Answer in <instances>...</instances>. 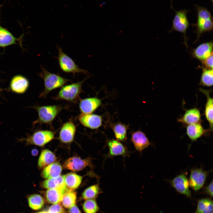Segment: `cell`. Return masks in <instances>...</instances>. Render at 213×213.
Instances as JSON below:
<instances>
[{
    "label": "cell",
    "mask_w": 213,
    "mask_h": 213,
    "mask_svg": "<svg viewBox=\"0 0 213 213\" xmlns=\"http://www.w3.org/2000/svg\"><path fill=\"white\" fill-rule=\"evenodd\" d=\"M39 74L43 79L44 85V90L40 94L39 97L45 99L48 93L56 89L61 88L70 80L57 74L51 73L43 67Z\"/></svg>",
    "instance_id": "1"
},
{
    "label": "cell",
    "mask_w": 213,
    "mask_h": 213,
    "mask_svg": "<svg viewBox=\"0 0 213 213\" xmlns=\"http://www.w3.org/2000/svg\"><path fill=\"white\" fill-rule=\"evenodd\" d=\"M37 111L38 117L34 121L33 125L38 123L46 124L52 126L53 122L60 112L65 108L62 105H54L43 106H36L33 107Z\"/></svg>",
    "instance_id": "2"
},
{
    "label": "cell",
    "mask_w": 213,
    "mask_h": 213,
    "mask_svg": "<svg viewBox=\"0 0 213 213\" xmlns=\"http://www.w3.org/2000/svg\"><path fill=\"white\" fill-rule=\"evenodd\" d=\"M87 78L81 81L63 86L57 95L52 98L55 100L76 103L80 94L83 92V84Z\"/></svg>",
    "instance_id": "3"
},
{
    "label": "cell",
    "mask_w": 213,
    "mask_h": 213,
    "mask_svg": "<svg viewBox=\"0 0 213 213\" xmlns=\"http://www.w3.org/2000/svg\"><path fill=\"white\" fill-rule=\"evenodd\" d=\"M197 20L196 24L197 41L204 33L212 30L213 19L210 12L206 8L196 6Z\"/></svg>",
    "instance_id": "4"
},
{
    "label": "cell",
    "mask_w": 213,
    "mask_h": 213,
    "mask_svg": "<svg viewBox=\"0 0 213 213\" xmlns=\"http://www.w3.org/2000/svg\"><path fill=\"white\" fill-rule=\"evenodd\" d=\"M58 51V59L60 67L64 72L72 73H82L85 74H88L86 70L80 68L70 57L63 51L62 49L57 46Z\"/></svg>",
    "instance_id": "5"
},
{
    "label": "cell",
    "mask_w": 213,
    "mask_h": 213,
    "mask_svg": "<svg viewBox=\"0 0 213 213\" xmlns=\"http://www.w3.org/2000/svg\"><path fill=\"white\" fill-rule=\"evenodd\" d=\"M106 143L109 151L107 154L103 156V163L106 159L112 158L115 156H120L124 158L130 156L131 152L127 147L121 142L114 139H107Z\"/></svg>",
    "instance_id": "6"
},
{
    "label": "cell",
    "mask_w": 213,
    "mask_h": 213,
    "mask_svg": "<svg viewBox=\"0 0 213 213\" xmlns=\"http://www.w3.org/2000/svg\"><path fill=\"white\" fill-rule=\"evenodd\" d=\"M209 172L201 167L192 169L188 179L189 186L196 191L200 189L204 185Z\"/></svg>",
    "instance_id": "7"
},
{
    "label": "cell",
    "mask_w": 213,
    "mask_h": 213,
    "mask_svg": "<svg viewBox=\"0 0 213 213\" xmlns=\"http://www.w3.org/2000/svg\"><path fill=\"white\" fill-rule=\"evenodd\" d=\"M54 133L49 130H39L34 132L27 138L22 140L27 144L43 146L54 138Z\"/></svg>",
    "instance_id": "8"
},
{
    "label": "cell",
    "mask_w": 213,
    "mask_h": 213,
    "mask_svg": "<svg viewBox=\"0 0 213 213\" xmlns=\"http://www.w3.org/2000/svg\"><path fill=\"white\" fill-rule=\"evenodd\" d=\"M189 11L184 9L175 11V13L172 21V29L183 33L184 36L185 43L187 46L186 32L189 25L187 17V14Z\"/></svg>",
    "instance_id": "9"
},
{
    "label": "cell",
    "mask_w": 213,
    "mask_h": 213,
    "mask_svg": "<svg viewBox=\"0 0 213 213\" xmlns=\"http://www.w3.org/2000/svg\"><path fill=\"white\" fill-rule=\"evenodd\" d=\"M63 166L64 169L73 172L80 171L87 166L91 168L94 167L90 157L84 159L77 156L70 157L65 161Z\"/></svg>",
    "instance_id": "10"
},
{
    "label": "cell",
    "mask_w": 213,
    "mask_h": 213,
    "mask_svg": "<svg viewBox=\"0 0 213 213\" xmlns=\"http://www.w3.org/2000/svg\"><path fill=\"white\" fill-rule=\"evenodd\" d=\"M169 182L178 192L188 197H191L188 180L185 173L182 172L178 175Z\"/></svg>",
    "instance_id": "11"
},
{
    "label": "cell",
    "mask_w": 213,
    "mask_h": 213,
    "mask_svg": "<svg viewBox=\"0 0 213 213\" xmlns=\"http://www.w3.org/2000/svg\"><path fill=\"white\" fill-rule=\"evenodd\" d=\"M76 131V126L71 121L64 123L60 130L59 139L62 143H69L74 140Z\"/></svg>",
    "instance_id": "12"
},
{
    "label": "cell",
    "mask_w": 213,
    "mask_h": 213,
    "mask_svg": "<svg viewBox=\"0 0 213 213\" xmlns=\"http://www.w3.org/2000/svg\"><path fill=\"white\" fill-rule=\"evenodd\" d=\"M78 120L83 126L92 129H97L102 125L101 117L96 114H81Z\"/></svg>",
    "instance_id": "13"
},
{
    "label": "cell",
    "mask_w": 213,
    "mask_h": 213,
    "mask_svg": "<svg viewBox=\"0 0 213 213\" xmlns=\"http://www.w3.org/2000/svg\"><path fill=\"white\" fill-rule=\"evenodd\" d=\"M101 104V100L97 97H90L80 100L79 107L83 114H91Z\"/></svg>",
    "instance_id": "14"
},
{
    "label": "cell",
    "mask_w": 213,
    "mask_h": 213,
    "mask_svg": "<svg viewBox=\"0 0 213 213\" xmlns=\"http://www.w3.org/2000/svg\"><path fill=\"white\" fill-rule=\"evenodd\" d=\"M29 83L28 80L24 76L20 75L14 76L10 83V88L13 92L22 94L28 89Z\"/></svg>",
    "instance_id": "15"
},
{
    "label": "cell",
    "mask_w": 213,
    "mask_h": 213,
    "mask_svg": "<svg viewBox=\"0 0 213 213\" xmlns=\"http://www.w3.org/2000/svg\"><path fill=\"white\" fill-rule=\"evenodd\" d=\"M131 141L136 150L140 153L151 145L145 134L140 130L135 132L132 134Z\"/></svg>",
    "instance_id": "16"
},
{
    "label": "cell",
    "mask_w": 213,
    "mask_h": 213,
    "mask_svg": "<svg viewBox=\"0 0 213 213\" xmlns=\"http://www.w3.org/2000/svg\"><path fill=\"white\" fill-rule=\"evenodd\" d=\"M201 115L200 110L196 108L187 110L184 114L178 119V121L185 125L200 123Z\"/></svg>",
    "instance_id": "17"
},
{
    "label": "cell",
    "mask_w": 213,
    "mask_h": 213,
    "mask_svg": "<svg viewBox=\"0 0 213 213\" xmlns=\"http://www.w3.org/2000/svg\"><path fill=\"white\" fill-rule=\"evenodd\" d=\"M213 53V42L202 43L199 45L192 51L193 57L202 61L208 57Z\"/></svg>",
    "instance_id": "18"
},
{
    "label": "cell",
    "mask_w": 213,
    "mask_h": 213,
    "mask_svg": "<svg viewBox=\"0 0 213 213\" xmlns=\"http://www.w3.org/2000/svg\"><path fill=\"white\" fill-rule=\"evenodd\" d=\"M69 191L67 187L48 189L45 193V197L48 203L59 204L62 201L64 194Z\"/></svg>",
    "instance_id": "19"
},
{
    "label": "cell",
    "mask_w": 213,
    "mask_h": 213,
    "mask_svg": "<svg viewBox=\"0 0 213 213\" xmlns=\"http://www.w3.org/2000/svg\"><path fill=\"white\" fill-rule=\"evenodd\" d=\"M199 90L206 97L207 100L205 107L204 115L206 120L209 123V130L211 131H212L213 99L210 96V91L209 90L202 88H200Z\"/></svg>",
    "instance_id": "20"
},
{
    "label": "cell",
    "mask_w": 213,
    "mask_h": 213,
    "mask_svg": "<svg viewBox=\"0 0 213 213\" xmlns=\"http://www.w3.org/2000/svg\"><path fill=\"white\" fill-rule=\"evenodd\" d=\"M208 131L205 130L200 123L189 125L186 127V134L192 142L196 141Z\"/></svg>",
    "instance_id": "21"
},
{
    "label": "cell",
    "mask_w": 213,
    "mask_h": 213,
    "mask_svg": "<svg viewBox=\"0 0 213 213\" xmlns=\"http://www.w3.org/2000/svg\"><path fill=\"white\" fill-rule=\"evenodd\" d=\"M62 170V167L59 163H53L43 168L41 175L45 179L55 178L60 176Z\"/></svg>",
    "instance_id": "22"
},
{
    "label": "cell",
    "mask_w": 213,
    "mask_h": 213,
    "mask_svg": "<svg viewBox=\"0 0 213 213\" xmlns=\"http://www.w3.org/2000/svg\"><path fill=\"white\" fill-rule=\"evenodd\" d=\"M63 176L65 185L71 191H73L79 186L83 179L82 176L72 172L67 173Z\"/></svg>",
    "instance_id": "23"
},
{
    "label": "cell",
    "mask_w": 213,
    "mask_h": 213,
    "mask_svg": "<svg viewBox=\"0 0 213 213\" xmlns=\"http://www.w3.org/2000/svg\"><path fill=\"white\" fill-rule=\"evenodd\" d=\"M17 40L11 33L0 25V47L15 44Z\"/></svg>",
    "instance_id": "24"
},
{
    "label": "cell",
    "mask_w": 213,
    "mask_h": 213,
    "mask_svg": "<svg viewBox=\"0 0 213 213\" xmlns=\"http://www.w3.org/2000/svg\"><path fill=\"white\" fill-rule=\"evenodd\" d=\"M56 160L55 156L52 152L47 149H44L42 151L39 158L38 166L41 169L44 168L54 163Z\"/></svg>",
    "instance_id": "25"
},
{
    "label": "cell",
    "mask_w": 213,
    "mask_h": 213,
    "mask_svg": "<svg viewBox=\"0 0 213 213\" xmlns=\"http://www.w3.org/2000/svg\"><path fill=\"white\" fill-rule=\"evenodd\" d=\"M42 187L47 189L63 188L66 187L65 185L63 175L54 178L46 179L41 183Z\"/></svg>",
    "instance_id": "26"
},
{
    "label": "cell",
    "mask_w": 213,
    "mask_h": 213,
    "mask_svg": "<svg viewBox=\"0 0 213 213\" xmlns=\"http://www.w3.org/2000/svg\"><path fill=\"white\" fill-rule=\"evenodd\" d=\"M194 213H213L212 201L207 198L199 200Z\"/></svg>",
    "instance_id": "27"
},
{
    "label": "cell",
    "mask_w": 213,
    "mask_h": 213,
    "mask_svg": "<svg viewBox=\"0 0 213 213\" xmlns=\"http://www.w3.org/2000/svg\"><path fill=\"white\" fill-rule=\"evenodd\" d=\"M103 191L99 186V182L96 184L92 185L86 189L83 192L82 197L83 199L85 200L95 199Z\"/></svg>",
    "instance_id": "28"
},
{
    "label": "cell",
    "mask_w": 213,
    "mask_h": 213,
    "mask_svg": "<svg viewBox=\"0 0 213 213\" xmlns=\"http://www.w3.org/2000/svg\"><path fill=\"white\" fill-rule=\"evenodd\" d=\"M128 127L122 123H117L112 128L116 139L120 142H125L127 140Z\"/></svg>",
    "instance_id": "29"
},
{
    "label": "cell",
    "mask_w": 213,
    "mask_h": 213,
    "mask_svg": "<svg viewBox=\"0 0 213 213\" xmlns=\"http://www.w3.org/2000/svg\"><path fill=\"white\" fill-rule=\"evenodd\" d=\"M202 72L199 85L204 86L210 87L213 85V69H207L202 67Z\"/></svg>",
    "instance_id": "30"
},
{
    "label": "cell",
    "mask_w": 213,
    "mask_h": 213,
    "mask_svg": "<svg viewBox=\"0 0 213 213\" xmlns=\"http://www.w3.org/2000/svg\"><path fill=\"white\" fill-rule=\"evenodd\" d=\"M28 201L30 207L35 210L41 209L44 204V200L43 198L38 194L30 195L28 197Z\"/></svg>",
    "instance_id": "31"
},
{
    "label": "cell",
    "mask_w": 213,
    "mask_h": 213,
    "mask_svg": "<svg viewBox=\"0 0 213 213\" xmlns=\"http://www.w3.org/2000/svg\"><path fill=\"white\" fill-rule=\"evenodd\" d=\"M76 193L73 191H69L63 196L62 201V204L65 208H70L75 205Z\"/></svg>",
    "instance_id": "32"
},
{
    "label": "cell",
    "mask_w": 213,
    "mask_h": 213,
    "mask_svg": "<svg viewBox=\"0 0 213 213\" xmlns=\"http://www.w3.org/2000/svg\"><path fill=\"white\" fill-rule=\"evenodd\" d=\"M83 209L85 213H96L99 210L95 199L85 200L83 205Z\"/></svg>",
    "instance_id": "33"
},
{
    "label": "cell",
    "mask_w": 213,
    "mask_h": 213,
    "mask_svg": "<svg viewBox=\"0 0 213 213\" xmlns=\"http://www.w3.org/2000/svg\"><path fill=\"white\" fill-rule=\"evenodd\" d=\"M48 213H66L65 209L62 206L59 204H54L49 208Z\"/></svg>",
    "instance_id": "34"
},
{
    "label": "cell",
    "mask_w": 213,
    "mask_h": 213,
    "mask_svg": "<svg viewBox=\"0 0 213 213\" xmlns=\"http://www.w3.org/2000/svg\"><path fill=\"white\" fill-rule=\"evenodd\" d=\"M201 62L203 64V67L207 69H213V53Z\"/></svg>",
    "instance_id": "35"
},
{
    "label": "cell",
    "mask_w": 213,
    "mask_h": 213,
    "mask_svg": "<svg viewBox=\"0 0 213 213\" xmlns=\"http://www.w3.org/2000/svg\"><path fill=\"white\" fill-rule=\"evenodd\" d=\"M213 180L207 185L205 187L204 189V192L206 194L212 197L213 196Z\"/></svg>",
    "instance_id": "36"
},
{
    "label": "cell",
    "mask_w": 213,
    "mask_h": 213,
    "mask_svg": "<svg viewBox=\"0 0 213 213\" xmlns=\"http://www.w3.org/2000/svg\"><path fill=\"white\" fill-rule=\"evenodd\" d=\"M69 213H81L78 207L75 205L70 208Z\"/></svg>",
    "instance_id": "37"
},
{
    "label": "cell",
    "mask_w": 213,
    "mask_h": 213,
    "mask_svg": "<svg viewBox=\"0 0 213 213\" xmlns=\"http://www.w3.org/2000/svg\"><path fill=\"white\" fill-rule=\"evenodd\" d=\"M38 154V151L36 149H33L31 151V154L33 156H37Z\"/></svg>",
    "instance_id": "38"
},
{
    "label": "cell",
    "mask_w": 213,
    "mask_h": 213,
    "mask_svg": "<svg viewBox=\"0 0 213 213\" xmlns=\"http://www.w3.org/2000/svg\"><path fill=\"white\" fill-rule=\"evenodd\" d=\"M37 213H48V212L45 211H41L39 212H38Z\"/></svg>",
    "instance_id": "39"
},
{
    "label": "cell",
    "mask_w": 213,
    "mask_h": 213,
    "mask_svg": "<svg viewBox=\"0 0 213 213\" xmlns=\"http://www.w3.org/2000/svg\"><path fill=\"white\" fill-rule=\"evenodd\" d=\"M106 2H102V3L101 4V5L102 6V5H104V4H106Z\"/></svg>",
    "instance_id": "40"
}]
</instances>
